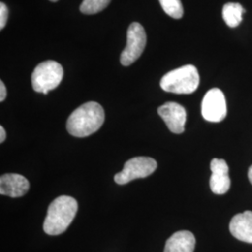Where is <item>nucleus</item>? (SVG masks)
I'll use <instances>...</instances> for the list:
<instances>
[{
  "label": "nucleus",
  "mask_w": 252,
  "mask_h": 252,
  "mask_svg": "<svg viewBox=\"0 0 252 252\" xmlns=\"http://www.w3.org/2000/svg\"><path fill=\"white\" fill-rule=\"evenodd\" d=\"M78 211L76 199L61 195L51 203L43 223V230L49 235L63 234L71 224Z\"/></svg>",
  "instance_id": "f03ea898"
},
{
  "label": "nucleus",
  "mask_w": 252,
  "mask_h": 252,
  "mask_svg": "<svg viewBox=\"0 0 252 252\" xmlns=\"http://www.w3.org/2000/svg\"><path fill=\"white\" fill-rule=\"evenodd\" d=\"M147 44V35L144 27L139 23H132L127 30L126 49L121 54V63L128 66L141 56Z\"/></svg>",
  "instance_id": "423d86ee"
},
{
  "label": "nucleus",
  "mask_w": 252,
  "mask_h": 252,
  "mask_svg": "<svg viewBox=\"0 0 252 252\" xmlns=\"http://www.w3.org/2000/svg\"><path fill=\"white\" fill-rule=\"evenodd\" d=\"M245 9L239 3H227L222 9V18L231 28L238 27L243 19Z\"/></svg>",
  "instance_id": "ddd939ff"
},
{
  "label": "nucleus",
  "mask_w": 252,
  "mask_h": 252,
  "mask_svg": "<svg viewBox=\"0 0 252 252\" xmlns=\"http://www.w3.org/2000/svg\"><path fill=\"white\" fill-rule=\"evenodd\" d=\"M9 18V9L3 2L0 3V29L2 30L6 27V24Z\"/></svg>",
  "instance_id": "dca6fc26"
},
{
  "label": "nucleus",
  "mask_w": 252,
  "mask_h": 252,
  "mask_svg": "<svg viewBox=\"0 0 252 252\" xmlns=\"http://www.w3.org/2000/svg\"><path fill=\"white\" fill-rule=\"evenodd\" d=\"M200 83L197 68L186 64L166 73L161 80L162 90L178 94H189L195 92Z\"/></svg>",
  "instance_id": "7ed1b4c3"
},
{
  "label": "nucleus",
  "mask_w": 252,
  "mask_h": 252,
  "mask_svg": "<svg viewBox=\"0 0 252 252\" xmlns=\"http://www.w3.org/2000/svg\"><path fill=\"white\" fill-rule=\"evenodd\" d=\"M248 175H249V180H250V182L252 183V165L250 166V168H249V173H248Z\"/></svg>",
  "instance_id": "6ab92c4d"
},
{
  "label": "nucleus",
  "mask_w": 252,
  "mask_h": 252,
  "mask_svg": "<svg viewBox=\"0 0 252 252\" xmlns=\"http://www.w3.org/2000/svg\"><path fill=\"white\" fill-rule=\"evenodd\" d=\"M29 181L19 174H5L0 178V193L12 198L25 195L29 189Z\"/></svg>",
  "instance_id": "9d476101"
},
{
  "label": "nucleus",
  "mask_w": 252,
  "mask_h": 252,
  "mask_svg": "<svg viewBox=\"0 0 252 252\" xmlns=\"http://www.w3.org/2000/svg\"><path fill=\"white\" fill-rule=\"evenodd\" d=\"M195 237L189 231H180L167 239L163 252H193Z\"/></svg>",
  "instance_id": "f8f14e48"
},
{
  "label": "nucleus",
  "mask_w": 252,
  "mask_h": 252,
  "mask_svg": "<svg viewBox=\"0 0 252 252\" xmlns=\"http://www.w3.org/2000/svg\"><path fill=\"white\" fill-rule=\"evenodd\" d=\"M105 121V111L96 102H87L75 109L67 119L66 129L76 137H85L98 131Z\"/></svg>",
  "instance_id": "f257e3e1"
},
{
  "label": "nucleus",
  "mask_w": 252,
  "mask_h": 252,
  "mask_svg": "<svg viewBox=\"0 0 252 252\" xmlns=\"http://www.w3.org/2000/svg\"><path fill=\"white\" fill-rule=\"evenodd\" d=\"M111 0H83L80 10L83 14H96L106 9Z\"/></svg>",
  "instance_id": "4468645a"
},
{
  "label": "nucleus",
  "mask_w": 252,
  "mask_h": 252,
  "mask_svg": "<svg viewBox=\"0 0 252 252\" xmlns=\"http://www.w3.org/2000/svg\"><path fill=\"white\" fill-rule=\"evenodd\" d=\"M229 228L236 239L252 244V211L236 214L232 219Z\"/></svg>",
  "instance_id": "9b49d317"
},
{
  "label": "nucleus",
  "mask_w": 252,
  "mask_h": 252,
  "mask_svg": "<svg viewBox=\"0 0 252 252\" xmlns=\"http://www.w3.org/2000/svg\"><path fill=\"white\" fill-rule=\"evenodd\" d=\"M163 11L174 19H180L184 10L180 0H159Z\"/></svg>",
  "instance_id": "2eb2a0df"
},
{
  "label": "nucleus",
  "mask_w": 252,
  "mask_h": 252,
  "mask_svg": "<svg viewBox=\"0 0 252 252\" xmlns=\"http://www.w3.org/2000/svg\"><path fill=\"white\" fill-rule=\"evenodd\" d=\"M202 115L211 123H220L225 119L227 104L222 91L213 88L207 92L202 101Z\"/></svg>",
  "instance_id": "0eeeda50"
},
{
  "label": "nucleus",
  "mask_w": 252,
  "mask_h": 252,
  "mask_svg": "<svg viewBox=\"0 0 252 252\" xmlns=\"http://www.w3.org/2000/svg\"><path fill=\"white\" fill-rule=\"evenodd\" d=\"M6 96H7V89L4 82L1 81H0V101L3 102L6 99Z\"/></svg>",
  "instance_id": "f3484780"
},
{
  "label": "nucleus",
  "mask_w": 252,
  "mask_h": 252,
  "mask_svg": "<svg viewBox=\"0 0 252 252\" xmlns=\"http://www.w3.org/2000/svg\"><path fill=\"white\" fill-rule=\"evenodd\" d=\"M6 139V132L3 126H0V142L3 143Z\"/></svg>",
  "instance_id": "a211bd4d"
},
{
  "label": "nucleus",
  "mask_w": 252,
  "mask_h": 252,
  "mask_svg": "<svg viewBox=\"0 0 252 252\" xmlns=\"http://www.w3.org/2000/svg\"><path fill=\"white\" fill-rule=\"evenodd\" d=\"M158 114L174 134H181L185 130L186 110L176 102H167L158 108Z\"/></svg>",
  "instance_id": "6e6552de"
},
{
  "label": "nucleus",
  "mask_w": 252,
  "mask_h": 252,
  "mask_svg": "<svg viewBox=\"0 0 252 252\" xmlns=\"http://www.w3.org/2000/svg\"><path fill=\"white\" fill-rule=\"evenodd\" d=\"M50 1H52V2H57L58 0H50Z\"/></svg>",
  "instance_id": "aec40b11"
},
{
  "label": "nucleus",
  "mask_w": 252,
  "mask_h": 252,
  "mask_svg": "<svg viewBox=\"0 0 252 252\" xmlns=\"http://www.w3.org/2000/svg\"><path fill=\"white\" fill-rule=\"evenodd\" d=\"M157 168V162L151 157H135L125 163L124 169L114 176L119 185H125L136 179L151 176Z\"/></svg>",
  "instance_id": "39448f33"
},
{
  "label": "nucleus",
  "mask_w": 252,
  "mask_h": 252,
  "mask_svg": "<svg viewBox=\"0 0 252 252\" xmlns=\"http://www.w3.org/2000/svg\"><path fill=\"white\" fill-rule=\"evenodd\" d=\"M211 177L210 189L215 194H224L231 187V180L229 177V166L225 160L214 158L210 162Z\"/></svg>",
  "instance_id": "1a4fd4ad"
},
{
  "label": "nucleus",
  "mask_w": 252,
  "mask_h": 252,
  "mask_svg": "<svg viewBox=\"0 0 252 252\" xmlns=\"http://www.w3.org/2000/svg\"><path fill=\"white\" fill-rule=\"evenodd\" d=\"M62 65L55 61L49 60L37 64L32 74V86L37 93L47 94L54 90L63 80Z\"/></svg>",
  "instance_id": "20e7f679"
}]
</instances>
